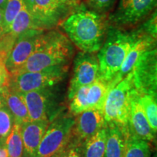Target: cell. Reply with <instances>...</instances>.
I'll use <instances>...</instances> for the list:
<instances>
[{
	"label": "cell",
	"instance_id": "obj_3",
	"mask_svg": "<svg viewBox=\"0 0 157 157\" xmlns=\"http://www.w3.org/2000/svg\"><path fill=\"white\" fill-rule=\"evenodd\" d=\"M138 36V30L125 31L109 25L105 40L97 55L99 63L98 78L111 84L117 77L129 50Z\"/></svg>",
	"mask_w": 157,
	"mask_h": 157
},
{
	"label": "cell",
	"instance_id": "obj_29",
	"mask_svg": "<svg viewBox=\"0 0 157 157\" xmlns=\"http://www.w3.org/2000/svg\"><path fill=\"white\" fill-rule=\"evenodd\" d=\"M64 19L81 5V0H55Z\"/></svg>",
	"mask_w": 157,
	"mask_h": 157
},
{
	"label": "cell",
	"instance_id": "obj_31",
	"mask_svg": "<svg viewBox=\"0 0 157 157\" xmlns=\"http://www.w3.org/2000/svg\"><path fill=\"white\" fill-rule=\"evenodd\" d=\"M10 76V75L5 66V60L0 58V90L8 85Z\"/></svg>",
	"mask_w": 157,
	"mask_h": 157
},
{
	"label": "cell",
	"instance_id": "obj_19",
	"mask_svg": "<svg viewBox=\"0 0 157 157\" xmlns=\"http://www.w3.org/2000/svg\"><path fill=\"white\" fill-rule=\"evenodd\" d=\"M104 157H123L127 138L121 129L116 125H108Z\"/></svg>",
	"mask_w": 157,
	"mask_h": 157
},
{
	"label": "cell",
	"instance_id": "obj_4",
	"mask_svg": "<svg viewBox=\"0 0 157 157\" xmlns=\"http://www.w3.org/2000/svg\"><path fill=\"white\" fill-rule=\"evenodd\" d=\"M136 92L130 71L109 90L104 103L103 115L106 126L116 125L127 137L129 136L128 124L131 101Z\"/></svg>",
	"mask_w": 157,
	"mask_h": 157
},
{
	"label": "cell",
	"instance_id": "obj_20",
	"mask_svg": "<svg viewBox=\"0 0 157 157\" xmlns=\"http://www.w3.org/2000/svg\"><path fill=\"white\" fill-rule=\"evenodd\" d=\"M107 137L106 127L82 143V157H104Z\"/></svg>",
	"mask_w": 157,
	"mask_h": 157
},
{
	"label": "cell",
	"instance_id": "obj_23",
	"mask_svg": "<svg viewBox=\"0 0 157 157\" xmlns=\"http://www.w3.org/2000/svg\"><path fill=\"white\" fill-rule=\"evenodd\" d=\"M139 99L151 128L156 134L157 131L156 96L148 94H140Z\"/></svg>",
	"mask_w": 157,
	"mask_h": 157
},
{
	"label": "cell",
	"instance_id": "obj_30",
	"mask_svg": "<svg viewBox=\"0 0 157 157\" xmlns=\"http://www.w3.org/2000/svg\"><path fill=\"white\" fill-rule=\"evenodd\" d=\"M82 143H83L71 139L66 148L63 157H82Z\"/></svg>",
	"mask_w": 157,
	"mask_h": 157
},
{
	"label": "cell",
	"instance_id": "obj_24",
	"mask_svg": "<svg viewBox=\"0 0 157 157\" xmlns=\"http://www.w3.org/2000/svg\"><path fill=\"white\" fill-rule=\"evenodd\" d=\"M8 157H23V140L21 136V125L15 124L10 134L5 143Z\"/></svg>",
	"mask_w": 157,
	"mask_h": 157
},
{
	"label": "cell",
	"instance_id": "obj_8",
	"mask_svg": "<svg viewBox=\"0 0 157 157\" xmlns=\"http://www.w3.org/2000/svg\"><path fill=\"white\" fill-rule=\"evenodd\" d=\"M157 0H120L117 9L109 16L113 26H130L137 24L150 14Z\"/></svg>",
	"mask_w": 157,
	"mask_h": 157
},
{
	"label": "cell",
	"instance_id": "obj_12",
	"mask_svg": "<svg viewBox=\"0 0 157 157\" xmlns=\"http://www.w3.org/2000/svg\"><path fill=\"white\" fill-rule=\"evenodd\" d=\"M75 123L72 129L74 140L84 143L101 129L106 127L103 111L87 110L76 116Z\"/></svg>",
	"mask_w": 157,
	"mask_h": 157
},
{
	"label": "cell",
	"instance_id": "obj_18",
	"mask_svg": "<svg viewBox=\"0 0 157 157\" xmlns=\"http://www.w3.org/2000/svg\"><path fill=\"white\" fill-rule=\"evenodd\" d=\"M112 87L111 83L99 78L87 85L86 100L88 110L95 109L103 111L104 103L107 95Z\"/></svg>",
	"mask_w": 157,
	"mask_h": 157
},
{
	"label": "cell",
	"instance_id": "obj_17",
	"mask_svg": "<svg viewBox=\"0 0 157 157\" xmlns=\"http://www.w3.org/2000/svg\"><path fill=\"white\" fill-rule=\"evenodd\" d=\"M0 95L5 105L13 115L15 124L23 125L29 121L28 110L21 94L12 90L7 85L0 90Z\"/></svg>",
	"mask_w": 157,
	"mask_h": 157
},
{
	"label": "cell",
	"instance_id": "obj_6",
	"mask_svg": "<svg viewBox=\"0 0 157 157\" xmlns=\"http://www.w3.org/2000/svg\"><path fill=\"white\" fill-rule=\"evenodd\" d=\"M74 123L75 117L71 114L52 119L39 144L37 157H52L66 148L72 137Z\"/></svg>",
	"mask_w": 157,
	"mask_h": 157
},
{
	"label": "cell",
	"instance_id": "obj_32",
	"mask_svg": "<svg viewBox=\"0 0 157 157\" xmlns=\"http://www.w3.org/2000/svg\"><path fill=\"white\" fill-rule=\"evenodd\" d=\"M3 23H4V12L2 9L0 8V30L4 32Z\"/></svg>",
	"mask_w": 157,
	"mask_h": 157
},
{
	"label": "cell",
	"instance_id": "obj_36",
	"mask_svg": "<svg viewBox=\"0 0 157 157\" xmlns=\"http://www.w3.org/2000/svg\"><path fill=\"white\" fill-rule=\"evenodd\" d=\"M4 105H5V103H4L3 98L2 97V95H0V109H1L2 107H3Z\"/></svg>",
	"mask_w": 157,
	"mask_h": 157
},
{
	"label": "cell",
	"instance_id": "obj_1",
	"mask_svg": "<svg viewBox=\"0 0 157 157\" xmlns=\"http://www.w3.org/2000/svg\"><path fill=\"white\" fill-rule=\"evenodd\" d=\"M67 37L82 52L96 53L105 40L109 19L105 14L97 13L81 4L60 23Z\"/></svg>",
	"mask_w": 157,
	"mask_h": 157
},
{
	"label": "cell",
	"instance_id": "obj_34",
	"mask_svg": "<svg viewBox=\"0 0 157 157\" xmlns=\"http://www.w3.org/2000/svg\"><path fill=\"white\" fill-rule=\"evenodd\" d=\"M67 147V146H66ZM66 148H65L64 149H63V150L60 151H59L58 153H57L56 154H55L54 156H52V157H63L64 156V154H65V151H66Z\"/></svg>",
	"mask_w": 157,
	"mask_h": 157
},
{
	"label": "cell",
	"instance_id": "obj_14",
	"mask_svg": "<svg viewBox=\"0 0 157 157\" xmlns=\"http://www.w3.org/2000/svg\"><path fill=\"white\" fill-rule=\"evenodd\" d=\"M138 36L131 47L126 58L121 65L119 73L113 82V86L119 83L122 78L131 71L139 58L147 50L156 48V37L147 34L140 27L138 29Z\"/></svg>",
	"mask_w": 157,
	"mask_h": 157
},
{
	"label": "cell",
	"instance_id": "obj_5",
	"mask_svg": "<svg viewBox=\"0 0 157 157\" xmlns=\"http://www.w3.org/2000/svg\"><path fill=\"white\" fill-rule=\"evenodd\" d=\"M68 68V66L66 64L39 71L10 74L8 87L20 94L52 87L63 79Z\"/></svg>",
	"mask_w": 157,
	"mask_h": 157
},
{
	"label": "cell",
	"instance_id": "obj_15",
	"mask_svg": "<svg viewBox=\"0 0 157 157\" xmlns=\"http://www.w3.org/2000/svg\"><path fill=\"white\" fill-rule=\"evenodd\" d=\"M140 95L137 91L133 95L131 101L130 112L129 117V135L138 137L148 142H152L155 138V133L153 132L145 115L140 102Z\"/></svg>",
	"mask_w": 157,
	"mask_h": 157
},
{
	"label": "cell",
	"instance_id": "obj_25",
	"mask_svg": "<svg viewBox=\"0 0 157 157\" xmlns=\"http://www.w3.org/2000/svg\"><path fill=\"white\" fill-rule=\"evenodd\" d=\"M15 124L13 115L5 105L0 109V147L5 146L6 140Z\"/></svg>",
	"mask_w": 157,
	"mask_h": 157
},
{
	"label": "cell",
	"instance_id": "obj_22",
	"mask_svg": "<svg viewBox=\"0 0 157 157\" xmlns=\"http://www.w3.org/2000/svg\"><path fill=\"white\" fill-rule=\"evenodd\" d=\"M151 154L150 142L132 135L127 137L123 157H151Z\"/></svg>",
	"mask_w": 157,
	"mask_h": 157
},
{
	"label": "cell",
	"instance_id": "obj_33",
	"mask_svg": "<svg viewBox=\"0 0 157 157\" xmlns=\"http://www.w3.org/2000/svg\"><path fill=\"white\" fill-rule=\"evenodd\" d=\"M0 157H8V154L5 146L0 147Z\"/></svg>",
	"mask_w": 157,
	"mask_h": 157
},
{
	"label": "cell",
	"instance_id": "obj_10",
	"mask_svg": "<svg viewBox=\"0 0 157 157\" xmlns=\"http://www.w3.org/2000/svg\"><path fill=\"white\" fill-rule=\"evenodd\" d=\"M44 31L31 29L17 36L10 53L5 60L6 68L10 74L16 73L26 62L34 51L39 36Z\"/></svg>",
	"mask_w": 157,
	"mask_h": 157
},
{
	"label": "cell",
	"instance_id": "obj_37",
	"mask_svg": "<svg viewBox=\"0 0 157 157\" xmlns=\"http://www.w3.org/2000/svg\"><path fill=\"white\" fill-rule=\"evenodd\" d=\"M3 33H4V32H3V31H1V30H0V36H1V35H2V34H3Z\"/></svg>",
	"mask_w": 157,
	"mask_h": 157
},
{
	"label": "cell",
	"instance_id": "obj_16",
	"mask_svg": "<svg viewBox=\"0 0 157 157\" xmlns=\"http://www.w3.org/2000/svg\"><path fill=\"white\" fill-rule=\"evenodd\" d=\"M50 123V120L29 121L21 125L23 157H37L39 144Z\"/></svg>",
	"mask_w": 157,
	"mask_h": 157
},
{
	"label": "cell",
	"instance_id": "obj_35",
	"mask_svg": "<svg viewBox=\"0 0 157 157\" xmlns=\"http://www.w3.org/2000/svg\"><path fill=\"white\" fill-rule=\"evenodd\" d=\"M6 2H7V0H0V8L2 10L4 9V7H5V6Z\"/></svg>",
	"mask_w": 157,
	"mask_h": 157
},
{
	"label": "cell",
	"instance_id": "obj_38",
	"mask_svg": "<svg viewBox=\"0 0 157 157\" xmlns=\"http://www.w3.org/2000/svg\"><path fill=\"white\" fill-rule=\"evenodd\" d=\"M155 157H156V156H155Z\"/></svg>",
	"mask_w": 157,
	"mask_h": 157
},
{
	"label": "cell",
	"instance_id": "obj_26",
	"mask_svg": "<svg viewBox=\"0 0 157 157\" xmlns=\"http://www.w3.org/2000/svg\"><path fill=\"white\" fill-rule=\"evenodd\" d=\"M23 3L24 0H7L3 9L4 32H7L9 31L12 22L22 8Z\"/></svg>",
	"mask_w": 157,
	"mask_h": 157
},
{
	"label": "cell",
	"instance_id": "obj_2",
	"mask_svg": "<svg viewBox=\"0 0 157 157\" xmlns=\"http://www.w3.org/2000/svg\"><path fill=\"white\" fill-rule=\"evenodd\" d=\"M74 53L73 43L59 31H44L36 48L16 73L34 72L68 63ZM12 75V74H10Z\"/></svg>",
	"mask_w": 157,
	"mask_h": 157
},
{
	"label": "cell",
	"instance_id": "obj_28",
	"mask_svg": "<svg viewBox=\"0 0 157 157\" xmlns=\"http://www.w3.org/2000/svg\"><path fill=\"white\" fill-rule=\"evenodd\" d=\"M116 0H86L88 8L97 13L105 14L112 7Z\"/></svg>",
	"mask_w": 157,
	"mask_h": 157
},
{
	"label": "cell",
	"instance_id": "obj_27",
	"mask_svg": "<svg viewBox=\"0 0 157 157\" xmlns=\"http://www.w3.org/2000/svg\"><path fill=\"white\" fill-rule=\"evenodd\" d=\"M17 36L10 31L4 32L0 36V58L6 60L14 46Z\"/></svg>",
	"mask_w": 157,
	"mask_h": 157
},
{
	"label": "cell",
	"instance_id": "obj_9",
	"mask_svg": "<svg viewBox=\"0 0 157 157\" xmlns=\"http://www.w3.org/2000/svg\"><path fill=\"white\" fill-rule=\"evenodd\" d=\"M99 63L95 53L80 52L74 61V72L68 91V100L80 87L92 84L98 78Z\"/></svg>",
	"mask_w": 157,
	"mask_h": 157
},
{
	"label": "cell",
	"instance_id": "obj_11",
	"mask_svg": "<svg viewBox=\"0 0 157 157\" xmlns=\"http://www.w3.org/2000/svg\"><path fill=\"white\" fill-rule=\"evenodd\" d=\"M36 29L50 30L64 19L55 0H24Z\"/></svg>",
	"mask_w": 157,
	"mask_h": 157
},
{
	"label": "cell",
	"instance_id": "obj_13",
	"mask_svg": "<svg viewBox=\"0 0 157 157\" xmlns=\"http://www.w3.org/2000/svg\"><path fill=\"white\" fill-rule=\"evenodd\" d=\"M28 110L29 121L50 120V110L52 105L53 93L51 87L21 94Z\"/></svg>",
	"mask_w": 157,
	"mask_h": 157
},
{
	"label": "cell",
	"instance_id": "obj_7",
	"mask_svg": "<svg viewBox=\"0 0 157 157\" xmlns=\"http://www.w3.org/2000/svg\"><path fill=\"white\" fill-rule=\"evenodd\" d=\"M156 48L147 50L133 66L131 72L135 89L141 94L156 96L157 56Z\"/></svg>",
	"mask_w": 157,
	"mask_h": 157
},
{
	"label": "cell",
	"instance_id": "obj_21",
	"mask_svg": "<svg viewBox=\"0 0 157 157\" xmlns=\"http://www.w3.org/2000/svg\"><path fill=\"white\" fill-rule=\"evenodd\" d=\"M31 29H37L34 24L30 12L29 11L25 3H23L22 8L12 22L8 31H10L12 34L18 36L20 34Z\"/></svg>",
	"mask_w": 157,
	"mask_h": 157
}]
</instances>
